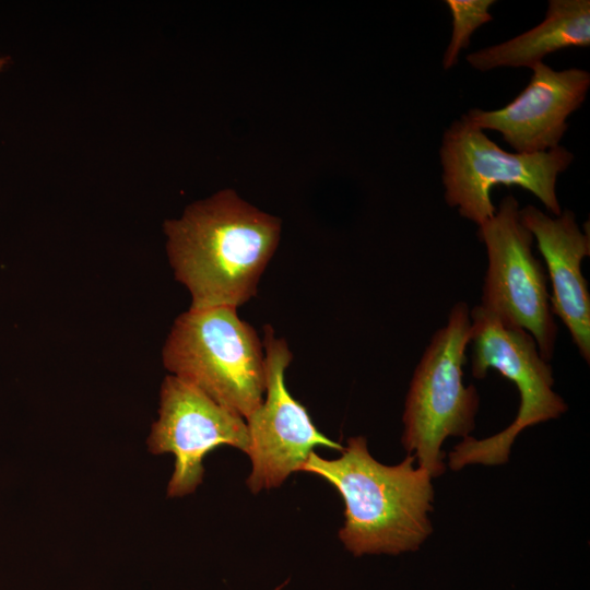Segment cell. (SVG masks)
Wrapping results in <instances>:
<instances>
[{
	"label": "cell",
	"mask_w": 590,
	"mask_h": 590,
	"mask_svg": "<svg viewBox=\"0 0 590 590\" xmlns=\"http://www.w3.org/2000/svg\"><path fill=\"white\" fill-rule=\"evenodd\" d=\"M174 275L191 296L190 308H238L258 291L281 235L278 217L233 190L189 205L164 224Z\"/></svg>",
	"instance_id": "cell-1"
},
{
	"label": "cell",
	"mask_w": 590,
	"mask_h": 590,
	"mask_svg": "<svg viewBox=\"0 0 590 590\" xmlns=\"http://www.w3.org/2000/svg\"><path fill=\"white\" fill-rule=\"evenodd\" d=\"M409 455L396 465L374 459L363 436L351 437L338 459L312 451L302 471L317 474L341 495L345 522L339 538L355 556L416 551L432 533V476Z\"/></svg>",
	"instance_id": "cell-2"
},
{
	"label": "cell",
	"mask_w": 590,
	"mask_h": 590,
	"mask_svg": "<svg viewBox=\"0 0 590 590\" xmlns=\"http://www.w3.org/2000/svg\"><path fill=\"white\" fill-rule=\"evenodd\" d=\"M162 358L170 375L245 420L263 401V343L237 308H189L180 314L164 343Z\"/></svg>",
	"instance_id": "cell-3"
},
{
	"label": "cell",
	"mask_w": 590,
	"mask_h": 590,
	"mask_svg": "<svg viewBox=\"0 0 590 590\" xmlns=\"http://www.w3.org/2000/svg\"><path fill=\"white\" fill-rule=\"evenodd\" d=\"M470 342V309L465 302H459L447 324L432 337L410 382L401 441L432 477L445 471L444 440L464 438L475 426L480 398L473 385H463L462 370Z\"/></svg>",
	"instance_id": "cell-4"
},
{
	"label": "cell",
	"mask_w": 590,
	"mask_h": 590,
	"mask_svg": "<svg viewBox=\"0 0 590 590\" xmlns=\"http://www.w3.org/2000/svg\"><path fill=\"white\" fill-rule=\"evenodd\" d=\"M472 375L477 379L496 369L515 384L520 406L515 421L498 434L463 438L449 453V467L459 471L468 464L497 465L508 461L518 434L536 424L557 418L567 411L554 392L553 370L542 358L535 340L523 329L504 324L480 305L470 310Z\"/></svg>",
	"instance_id": "cell-5"
},
{
	"label": "cell",
	"mask_w": 590,
	"mask_h": 590,
	"mask_svg": "<svg viewBox=\"0 0 590 590\" xmlns=\"http://www.w3.org/2000/svg\"><path fill=\"white\" fill-rule=\"evenodd\" d=\"M439 156L445 201L477 226L496 212L491 198L496 185L519 186L554 216L562 213L556 180L574 154L560 145L534 154L509 153L462 116L445 130Z\"/></svg>",
	"instance_id": "cell-6"
},
{
	"label": "cell",
	"mask_w": 590,
	"mask_h": 590,
	"mask_svg": "<svg viewBox=\"0 0 590 590\" xmlns=\"http://www.w3.org/2000/svg\"><path fill=\"white\" fill-rule=\"evenodd\" d=\"M519 210L517 199L508 194L493 217L479 226L488 261L480 306L504 324L526 330L542 358L550 362L558 328L551 310L547 275L532 253L533 235L522 225Z\"/></svg>",
	"instance_id": "cell-7"
},
{
	"label": "cell",
	"mask_w": 590,
	"mask_h": 590,
	"mask_svg": "<svg viewBox=\"0 0 590 590\" xmlns=\"http://www.w3.org/2000/svg\"><path fill=\"white\" fill-rule=\"evenodd\" d=\"M267 385L262 403L246 418L252 493L279 487L292 473L302 471L316 447L342 451L344 447L318 430L307 409L292 397L285 371L293 359L287 342L263 327Z\"/></svg>",
	"instance_id": "cell-8"
},
{
	"label": "cell",
	"mask_w": 590,
	"mask_h": 590,
	"mask_svg": "<svg viewBox=\"0 0 590 590\" xmlns=\"http://www.w3.org/2000/svg\"><path fill=\"white\" fill-rule=\"evenodd\" d=\"M220 446L248 453L246 420L193 385L174 375L166 376L161 386L158 418L152 425L148 447L153 455L175 456L167 496L182 497L194 492L203 479V458Z\"/></svg>",
	"instance_id": "cell-9"
},
{
	"label": "cell",
	"mask_w": 590,
	"mask_h": 590,
	"mask_svg": "<svg viewBox=\"0 0 590 590\" xmlns=\"http://www.w3.org/2000/svg\"><path fill=\"white\" fill-rule=\"evenodd\" d=\"M531 70L528 85L505 107L471 108L463 115L481 130L499 132L521 154L558 146L568 129V117L583 104L590 87V73L583 69L556 71L540 62Z\"/></svg>",
	"instance_id": "cell-10"
},
{
	"label": "cell",
	"mask_w": 590,
	"mask_h": 590,
	"mask_svg": "<svg viewBox=\"0 0 590 590\" xmlns=\"http://www.w3.org/2000/svg\"><path fill=\"white\" fill-rule=\"evenodd\" d=\"M522 225L536 239L552 283L550 305L560 318L581 357L590 362V295L581 261L590 255L589 231L582 232L573 211L550 216L533 205L519 210Z\"/></svg>",
	"instance_id": "cell-11"
},
{
	"label": "cell",
	"mask_w": 590,
	"mask_h": 590,
	"mask_svg": "<svg viewBox=\"0 0 590 590\" xmlns=\"http://www.w3.org/2000/svg\"><path fill=\"white\" fill-rule=\"evenodd\" d=\"M590 46V1L550 0L545 19L535 27L504 43L469 54L476 70L500 67L532 69L548 54Z\"/></svg>",
	"instance_id": "cell-12"
},
{
	"label": "cell",
	"mask_w": 590,
	"mask_h": 590,
	"mask_svg": "<svg viewBox=\"0 0 590 590\" xmlns=\"http://www.w3.org/2000/svg\"><path fill=\"white\" fill-rule=\"evenodd\" d=\"M494 0H447L445 3L452 16V32L442 57V67L449 70L458 62L462 49L468 48L472 34L482 25L493 21L489 8Z\"/></svg>",
	"instance_id": "cell-13"
},
{
	"label": "cell",
	"mask_w": 590,
	"mask_h": 590,
	"mask_svg": "<svg viewBox=\"0 0 590 590\" xmlns=\"http://www.w3.org/2000/svg\"><path fill=\"white\" fill-rule=\"evenodd\" d=\"M5 63H7V59L5 58H0V71L5 66Z\"/></svg>",
	"instance_id": "cell-14"
}]
</instances>
